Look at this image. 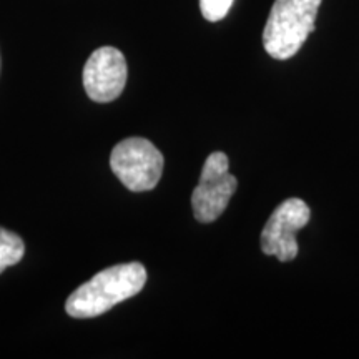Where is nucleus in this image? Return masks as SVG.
<instances>
[{
	"mask_svg": "<svg viewBox=\"0 0 359 359\" xmlns=\"http://www.w3.org/2000/svg\"><path fill=\"white\" fill-rule=\"evenodd\" d=\"M145 283L147 269L142 263L115 264L79 286L67 299L65 311L79 320L100 316L140 293Z\"/></svg>",
	"mask_w": 359,
	"mask_h": 359,
	"instance_id": "f257e3e1",
	"label": "nucleus"
},
{
	"mask_svg": "<svg viewBox=\"0 0 359 359\" xmlns=\"http://www.w3.org/2000/svg\"><path fill=\"white\" fill-rule=\"evenodd\" d=\"M321 0H275L263 30V47L269 57L288 60L314 30Z\"/></svg>",
	"mask_w": 359,
	"mask_h": 359,
	"instance_id": "f03ea898",
	"label": "nucleus"
},
{
	"mask_svg": "<svg viewBox=\"0 0 359 359\" xmlns=\"http://www.w3.org/2000/svg\"><path fill=\"white\" fill-rule=\"evenodd\" d=\"M233 0H200L201 15L208 22H218L224 19L230 12Z\"/></svg>",
	"mask_w": 359,
	"mask_h": 359,
	"instance_id": "6e6552de",
	"label": "nucleus"
},
{
	"mask_svg": "<svg viewBox=\"0 0 359 359\" xmlns=\"http://www.w3.org/2000/svg\"><path fill=\"white\" fill-rule=\"evenodd\" d=\"M127 83V60L115 47H100L83 67V87L93 102L109 103L122 95Z\"/></svg>",
	"mask_w": 359,
	"mask_h": 359,
	"instance_id": "423d86ee",
	"label": "nucleus"
},
{
	"mask_svg": "<svg viewBox=\"0 0 359 359\" xmlns=\"http://www.w3.org/2000/svg\"><path fill=\"white\" fill-rule=\"evenodd\" d=\"M311 218V210L306 201L288 198L278 205L264 224L262 233V251L268 257H276L280 262H291L298 257L296 235Z\"/></svg>",
	"mask_w": 359,
	"mask_h": 359,
	"instance_id": "39448f33",
	"label": "nucleus"
},
{
	"mask_svg": "<svg viewBox=\"0 0 359 359\" xmlns=\"http://www.w3.org/2000/svg\"><path fill=\"white\" fill-rule=\"evenodd\" d=\"M236 188L238 180L230 173L228 156L222 151L210 154L191 195L195 218L200 223H213L226 210Z\"/></svg>",
	"mask_w": 359,
	"mask_h": 359,
	"instance_id": "20e7f679",
	"label": "nucleus"
},
{
	"mask_svg": "<svg viewBox=\"0 0 359 359\" xmlns=\"http://www.w3.org/2000/svg\"><path fill=\"white\" fill-rule=\"evenodd\" d=\"M25 253V243L19 235L0 226V273L20 263Z\"/></svg>",
	"mask_w": 359,
	"mask_h": 359,
	"instance_id": "0eeeda50",
	"label": "nucleus"
},
{
	"mask_svg": "<svg viewBox=\"0 0 359 359\" xmlns=\"http://www.w3.org/2000/svg\"><path fill=\"white\" fill-rule=\"evenodd\" d=\"M163 155L147 138H125L111 150L110 167L130 191H148L158 185Z\"/></svg>",
	"mask_w": 359,
	"mask_h": 359,
	"instance_id": "7ed1b4c3",
	"label": "nucleus"
}]
</instances>
